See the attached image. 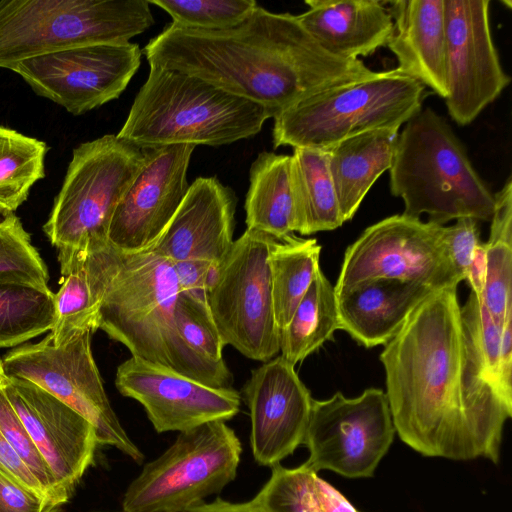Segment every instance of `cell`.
<instances>
[{
    "mask_svg": "<svg viewBox=\"0 0 512 512\" xmlns=\"http://www.w3.org/2000/svg\"><path fill=\"white\" fill-rule=\"evenodd\" d=\"M396 433L426 457L500 460L512 401L487 373L457 287L434 291L380 354Z\"/></svg>",
    "mask_w": 512,
    "mask_h": 512,
    "instance_id": "6da1fadb",
    "label": "cell"
},
{
    "mask_svg": "<svg viewBox=\"0 0 512 512\" xmlns=\"http://www.w3.org/2000/svg\"><path fill=\"white\" fill-rule=\"evenodd\" d=\"M150 66L199 77L266 108L272 118L319 92L374 77L360 59L324 50L296 15L260 6L224 30L167 25L143 49Z\"/></svg>",
    "mask_w": 512,
    "mask_h": 512,
    "instance_id": "7a4b0ae2",
    "label": "cell"
},
{
    "mask_svg": "<svg viewBox=\"0 0 512 512\" xmlns=\"http://www.w3.org/2000/svg\"><path fill=\"white\" fill-rule=\"evenodd\" d=\"M179 292L170 260L149 250L119 251L101 299L98 328L134 357L210 387H232L224 361L203 358L178 335L174 309Z\"/></svg>",
    "mask_w": 512,
    "mask_h": 512,
    "instance_id": "3957f363",
    "label": "cell"
},
{
    "mask_svg": "<svg viewBox=\"0 0 512 512\" xmlns=\"http://www.w3.org/2000/svg\"><path fill=\"white\" fill-rule=\"evenodd\" d=\"M270 112L193 75L150 66L118 136L141 147L222 146L253 137Z\"/></svg>",
    "mask_w": 512,
    "mask_h": 512,
    "instance_id": "277c9868",
    "label": "cell"
},
{
    "mask_svg": "<svg viewBox=\"0 0 512 512\" xmlns=\"http://www.w3.org/2000/svg\"><path fill=\"white\" fill-rule=\"evenodd\" d=\"M389 177L390 192L403 200L409 217L427 214L428 222L443 226L462 217H492L494 194L451 126L430 107L399 132Z\"/></svg>",
    "mask_w": 512,
    "mask_h": 512,
    "instance_id": "5b68a950",
    "label": "cell"
},
{
    "mask_svg": "<svg viewBox=\"0 0 512 512\" xmlns=\"http://www.w3.org/2000/svg\"><path fill=\"white\" fill-rule=\"evenodd\" d=\"M426 87L396 69L314 94L276 118L273 147L327 151L352 136L407 123L422 109Z\"/></svg>",
    "mask_w": 512,
    "mask_h": 512,
    "instance_id": "8992f818",
    "label": "cell"
},
{
    "mask_svg": "<svg viewBox=\"0 0 512 512\" xmlns=\"http://www.w3.org/2000/svg\"><path fill=\"white\" fill-rule=\"evenodd\" d=\"M154 22L147 0H1L0 68L77 46L129 42Z\"/></svg>",
    "mask_w": 512,
    "mask_h": 512,
    "instance_id": "52a82bcc",
    "label": "cell"
},
{
    "mask_svg": "<svg viewBox=\"0 0 512 512\" xmlns=\"http://www.w3.org/2000/svg\"><path fill=\"white\" fill-rule=\"evenodd\" d=\"M149 147L107 134L73 150L43 231L58 250L109 246L114 211L145 164Z\"/></svg>",
    "mask_w": 512,
    "mask_h": 512,
    "instance_id": "ba28073f",
    "label": "cell"
},
{
    "mask_svg": "<svg viewBox=\"0 0 512 512\" xmlns=\"http://www.w3.org/2000/svg\"><path fill=\"white\" fill-rule=\"evenodd\" d=\"M241 452L239 438L226 421L179 432L174 443L129 484L122 509L186 512L235 479Z\"/></svg>",
    "mask_w": 512,
    "mask_h": 512,
    "instance_id": "9c48e42d",
    "label": "cell"
},
{
    "mask_svg": "<svg viewBox=\"0 0 512 512\" xmlns=\"http://www.w3.org/2000/svg\"><path fill=\"white\" fill-rule=\"evenodd\" d=\"M270 238L246 229L233 241L207 291L208 307L224 346L262 362L280 352L268 263Z\"/></svg>",
    "mask_w": 512,
    "mask_h": 512,
    "instance_id": "30bf717a",
    "label": "cell"
},
{
    "mask_svg": "<svg viewBox=\"0 0 512 512\" xmlns=\"http://www.w3.org/2000/svg\"><path fill=\"white\" fill-rule=\"evenodd\" d=\"M91 331L56 345L50 334L9 351L4 373L29 380L74 409L95 429L97 441L141 463L144 455L129 438L110 405L91 351Z\"/></svg>",
    "mask_w": 512,
    "mask_h": 512,
    "instance_id": "8fae6325",
    "label": "cell"
},
{
    "mask_svg": "<svg viewBox=\"0 0 512 512\" xmlns=\"http://www.w3.org/2000/svg\"><path fill=\"white\" fill-rule=\"evenodd\" d=\"M397 279L433 291L462 281L453 267L444 226L396 214L367 227L345 251L336 295L363 282Z\"/></svg>",
    "mask_w": 512,
    "mask_h": 512,
    "instance_id": "7c38bea8",
    "label": "cell"
},
{
    "mask_svg": "<svg viewBox=\"0 0 512 512\" xmlns=\"http://www.w3.org/2000/svg\"><path fill=\"white\" fill-rule=\"evenodd\" d=\"M396 430L385 392L368 388L355 398L336 392L312 401L303 444L305 464L315 471L330 470L347 478L375 473L393 443Z\"/></svg>",
    "mask_w": 512,
    "mask_h": 512,
    "instance_id": "4fadbf2b",
    "label": "cell"
},
{
    "mask_svg": "<svg viewBox=\"0 0 512 512\" xmlns=\"http://www.w3.org/2000/svg\"><path fill=\"white\" fill-rule=\"evenodd\" d=\"M136 43L77 46L21 61L11 70L74 115L118 98L141 65Z\"/></svg>",
    "mask_w": 512,
    "mask_h": 512,
    "instance_id": "5bb4252c",
    "label": "cell"
},
{
    "mask_svg": "<svg viewBox=\"0 0 512 512\" xmlns=\"http://www.w3.org/2000/svg\"><path fill=\"white\" fill-rule=\"evenodd\" d=\"M448 114L465 126L510 84L494 45L489 0H444Z\"/></svg>",
    "mask_w": 512,
    "mask_h": 512,
    "instance_id": "9a60e30c",
    "label": "cell"
},
{
    "mask_svg": "<svg viewBox=\"0 0 512 512\" xmlns=\"http://www.w3.org/2000/svg\"><path fill=\"white\" fill-rule=\"evenodd\" d=\"M192 145L149 147L148 158L117 205L108 242L122 253L148 250L168 226L188 189Z\"/></svg>",
    "mask_w": 512,
    "mask_h": 512,
    "instance_id": "2e32d148",
    "label": "cell"
},
{
    "mask_svg": "<svg viewBox=\"0 0 512 512\" xmlns=\"http://www.w3.org/2000/svg\"><path fill=\"white\" fill-rule=\"evenodd\" d=\"M115 386L143 406L158 433L227 421L240 409V394L232 387H210L134 356L117 367Z\"/></svg>",
    "mask_w": 512,
    "mask_h": 512,
    "instance_id": "e0dca14e",
    "label": "cell"
},
{
    "mask_svg": "<svg viewBox=\"0 0 512 512\" xmlns=\"http://www.w3.org/2000/svg\"><path fill=\"white\" fill-rule=\"evenodd\" d=\"M0 385L58 485L68 494L93 463L99 444L92 424L35 383L4 375Z\"/></svg>",
    "mask_w": 512,
    "mask_h": 512,
    "instance_id": "ac0fdd59",
    "label": "cell"
},
{
    "mask_svg": "<svg viewBox=\"0 0 512 512\" xmlns=\"http://www.w3.org/2000/svg\"><path fill=\"white\" fill-rule=\"evenodd\" d=\"M255 461L273 467L303 444L313 398L281 355L254 369L243 387Z\"/></svg>",
    "mask_w": 512,
    "mask_h": 512,
    "instance_id": "d6986e66",
    "label": "cell"
},
{
    "mask_svg": "<svg viewBox=\"0 0 512 512\" xmlns=\"http://www.w3.org/2000/svg\"><path fill=\"white\" fill-rule=\"evenodd\" d=\"M236 203L234 191L217 177L197 178L148 250L171 262L200 260L219 265L234 241Z\"/></svg>",
    "mask_w": 512,
    "mask_h": 512,
    "instance_id": "ffe728a7",
    "label": "cell"
},
{
    "mask_svg": "<svg viewBox=\"0 0 512 512\" xmlns=\"http://www.w3.org/2000/svg\"><path fill=\"white\" fill-rule=\"evenodd\" d=\"M393 30L387 43L395 68L441 98L448 96L444 0L388 2Z\"/></svg>",
    "mask_w": 512,
    "mask_h": 512,
    "instance_id": "44dd1931",
    "label": "cell"
},
{
    "mask_svg": "<svg viewBox=\"0 0 512 512\" xmlns=\"http://www.w3.org/2000/svg\"><path fill=\"white\" fill-rule=\"evenodd\" d=\"M296 15L302 27L327 52L344 59L369 56L386 46L392 16L378 0H306Z\"/></svg>",
    "mask_w": 512,
    "mask_h": 512,
    "instance_id": "7402d4cb",
    "label": "cell"
},
{
    "mask_svg": "<svg viewBox=\"0 0 512 512\" xmlns=\"http://www.w3.org/2000/svg\"><path fill=\"white\" fill-rule=\"evenodd\" d=\"M431 288L397 279H376L336 295L340 330L372 348L386 345Z\"/></svg>",
    "mask_w": 512,
    "mask_h": 512,
    "instance_id": "603a6c76",
    "label": "cell"
},
{
    "mask_svg": "<svg viewBox=\"0 0 512 512\" xmlns=\"http://www.w3.org/2000/svg\"><path fill=\"white\" fill-rule=\"evenodd\" d=\"M118 255L111 245L96 251H59L63 280L54 294L55 319L49 333L56 345L78 333L99 329L101 299Z\"/></svg>",
    "mask_w": 512,
    "mask_h": 512,
    "instance_id": "cb8c5ba5",
    "label": "cell"
},
{
    "mask_svg": "<svg viewBox=\"0 0 512 512\" xmlns=\"http://www.w3.org/2000/svg\"><path fill=\"white\" fill-rule=\"evenodd\" d=\"M399 130H370L327 150L328 167L344 222L354 217L372 185L390 169Z\"/></svg>",
    "mask_w": 512,
    "mask_h": 512,
    "instance_id": "d4e9b609",
    "label": "cell"
},
{
    "mask_svg": "<svg viewBox=\"0 0 512 512\" xmlns=\"http://www.w3.org/2000/svg\"><path fill=\"white\" fill-rule=\"evenodd\" d=\"M289 155L262 152L249 171L247 229L282 238L295 232Z\"/></svg>",
    "mask_w": 512,
    "mask_h": 512,
    "instance_id": "484cf974",
    "label": "cell"
},
{
    "mask_svg": "<svg viewBox=\"0 0 512 512\" xmlns=\"http://www.w3.org/2000/svg\"><path fill=\"white\" fill-rule=\"evenodd\" d=\"M290 158L295 232L307 236L342 226L327 151L294 148Z\"/></svg>",
    "mask_w": 512,
    "mask_h": 512,
    "instance_id": "4316f807",
    "label": "cell"
},
{
    "mask_svg": "<svg viewBox=\"0 0 512 512\" xmlns=\"http://www.w3.org/2000/svg\"><path fill=\"white\" fill-rule=\"evenodd\" d=\"M321 246L314 238L293 233L282 238L271 236L268 263L276 324L281 331L320 270Z\"/></svg>",
    "mask_w": 512,
    "mask_h": 512,
    "instance_id": "83f0119b",
    "label": "cell"
},
{
    "mask_svg": "<svg viewBox=\"0 0 512 512\" xmlns=\"http://www.w3.org/2000/svg\"><path fill=\"white\" fill-rule=\"evenodd\" d=\"M340 330L334 286L320 269L280 331L281 356L296 365L317 351Z\"/></svg>",
    "mask_w": 512,
    "mask_h": 512,
    "instance_id": "f1b7e54d",
    "label": "cell"
},
{
    "mask_svg": "<svg viewBox=\"0 0 512 512\" xmlns=\"http://www.w3.org/2000/svg\"><path fill=\"white\" fill-rule=\"evenodd\" d=\"M486 246V278L480 297L493 320L502 326L512 303V178L494 194Z\"/></svg>",
    "mask_w": 512,
    "mask_h": 512,
    "instance_id": "f546056e",
    "label": "cell"
},
{
    "mask_svg": "<svg viewBox=\"0 0 512 512\" xmlns=\"http://www.w3.org/2000/svg\"><path fill=\"white\" fill-rule=\"evenodd\" d=\"M55 295L49 286L0 282V348L16 347L51 331Z\"/></svg>",
    "mask_w": 512,
    "mask_h": 512,
    "instance_id": "4dcf8cb0",
    "label": "cell"
},
{
    "mask_svg": "<svg viewBox=\"0 0 512 512\" xmlns=\"http://www.w3.org/2000/svg\"><path fill=\"white\" fill-rule=\"evenodd\" d=\"M45 142L0 125V215L13 214L45 175Z\"/></svg>",
    "mask_w": 512,
    "mask_h": 512,
    "instance_id": "1f68e13d",
    "label": "cell"
},
{
    "mask_svg": "<svg viewBox=\"0 0 512 512\" xmlns=\"http://www.w3.org/2000/svg\"><path fill=\"white\" fill-rule=\"evenodd\" d=\"M16 281L48 286L49 273L30 234L10 214L0 220V282Z\"/></svg>",
    "mask_w": 512,
    "mask_h": 512,
    "instance_id": "d6a6232c",
    "label": "cell"
},
{
    "mask_svg": "<svg viewBox=\"0 0 512 512\" xmlns=\"http://www.w3.org/2000/svg\"><path fill=\"white\" fill-rule=\"evenodd\" d=\"M190 29L224 30L237 26L258 6L254 0H149Z\"/></svg>",
    "mask_w": 512,
    "mask_h": 512,
    "instance_id": "836d02e7",
    "label": "cell"
},
{
    "mask_svg": "<svg viewBox=\"0 0 512 512\" xmlns=\"http://www.w3.org/2000/svg\"><path fill=\"white\" fill-rule=\"evenodd\" d=\"M316 476L305 463L292 469L277 464L254 500L264 512H320L314 490Z\"/></svg>",
    "mask_w": 512,
    "mask_h": 512,
    "instance_id": "e575fe53",
    "label": "cell"
},
{
    "mask_svg": "<svg viewBox=\"0 0 512 512\" xmlns=\"http://www.w3.org/2000/svg\"><path fill=\"white\" fill-rule=\"evenodd\" d=\"M174 323L178 335L192 351L213 362L224 361V344L207 299L180 291L174 309Z\"/></svg>",
    "mask_w": 512,
    "mask_h": 512,
    "instance_id": "d590c367",
    "label": "cell"
},
{
    "mask_svg": "<svg viewBox=\"0 0 512 512\" xmlns=\"http://www.w3.org/2000/svg\"><path fill=\"white\" fill-rule=\"evenodd\" d=\"M0 432L41 484L48 500L58 506L65 504L71 495L56 482L50 468L6 397L1 385Z\"/></svg>",
    "mask_w": 512,
    "mask_h": 512,
    "instance_id": "8d00e7d4",
    "label": "cell"
},
{
    "mask_svg": "<svg viewBox=\"0 0 512 512\" xmlns=\"http://www.w3.org/2000/svg\"><path fill=\"white\" fill-rule=\"evenodd\" d=\"M461 315L473 334L487 373L501 392L498 385V367L502 326L493 320L480 297L472 291L461 306ZM501 394L507 398L502 392Z\"/></svg>",
    "mask_w": 512,
    "mask_h": 512,
    "instance_id": "74e56055",
    "label": "cell"
},
{
    "mask_svg": "<svg viewBox=\"0 0 512 512\" xmlns=\"http://www.w3.org/2000/svg\"><path fill=\"white\" fill-rule=\"evenodd\" d=\"M477 220L470 217L456 219L451 226H444V239L448 255L461 280H465L479 244Z\"/></svg>",
    "mask_w": 512,
    "mask_h": 512,
    "instance_id": "f35d334b",
    "label": "cell"
},
{
    "mask_svg": "<svg viewBox=\"0 0 512 512\" xmlns=\"http://www.w3.org/2000/svg\"><path fill=\"white\" fill-rule=\"evenodd\" d=\"M60 507L0 474V512H59Z\"/></svg>",
    "mask_w": 512,
    "mask_h": 512,
    "instance_id": "ab89813d",
    "label": "cell"
},
{
    "mask_svg": "<svg viewBox=\"0 0 512 512\" xmlns=\"http://www.w3.org/2000/svg\"><path fill=\"white\" fill-rule=\"evenodd\" d=\"M172 264L180 291L207 299L208 287L218 265L200 260L177 261Z\"/></svg>",
    "mask_w": 512,
    "mask_h": 512,
    "instance_id": "60d3db41",
    "label": "cell"
},
{
    "mask_svg": "<svg viewBox=\"0 0 512 512\" xmlns=\"http://www.w3.org/2000/svg\"><path fill=\"white\" fill-rule=\"evenodd\" d=\"M0 474L48 500L41 484L0 432ZM49 501V500H48ZM52 503V502H51ZM54 504V503H53Z\"/></svg>",
    "mask_w": 512,
    "mask_h": 512,
    "instance_id": "b9f144b4",
    "label": "cell"
},
{
    "mask_svg": "<svg viewBox=\"0 0 512 512\" xmlns=\"http://www.w3.org/2000/svg\"><path fill=\"white\" fill-rule=\"evenodd\" d=\"M512 303L508 305L501 331L498 367V385L501 392L512 400Z\"/></svg>",
    "mask_w": 512,
    "mask_h": 512,
    "instance_id": "7bdbcfd3",
    "label": "cell"
},
{
    "mask_svg": "<svg viewBox=\"0 0 512 512\" xmlns=\"http://www.w3.org/2000/svg\"><path fill=\"white\" fill-rule=\"evenodd\" d=\"M314 490L320 512H359L344 495L318 475L314 480Z\"/></svg>",
    "mask_w": 512,
    "mask_h": 512,
    "instance_id": "ee69618b",
    "label": "cell"
},
{
    "mask_svg": "<svg viewBox=\"0 0 512 512\" xmlns=\"http://www.w3.org/2000/svg\"><path fill=\"white\" fill-rule=\"evenodd\" d=\"M486 278V246L479 242L475 249L473 261L467 271L465 281L471 287V291L481 296Z\"/></svg>",
    "mask_w": 512,
    "mask_h": 512,
    "instance_id": "f6af8a7d",
    "label": "cell"
},
{
    "mask_svg": "<svg viewBox=\"0 0 512 512\" xmlns=\"http://www.w3.org/2000/svg\"><path fill=\"white\" fill-rule=\"evenodd\" d=\"M186 512H264L257 502L252 499L243 503H232L221 498H216L213 502H201Z\"/></svg>",
    "mask_w": 512,
    "mask_h": 512,
    "instance_id": "bcb514c9",
    "label": "cell"
},
{
    "mask_svg": "<svg viewBox=\"0 0 512 512\" xmlns=\"http://www.w3.org/2000/svg\"><path fill=\"white\" fill-rule=\"evenodd\" d=\"M4 375H5V373H4V369H3V361L0 359V381Z\"/></svg>",
    "mask_w": 512,
    "mask_h": 512,
    "instance_id": "7dc6e473",
    "label": "cell"
},
{
    "mask_svg": "<svg viewBox=\"0 0 512 512\" xmlns=\"http://www.w3.org/2000/svg\"><path fill=\"white\" fill-rule=\"evenodd\" d=\"M120 512H126V511H123V510H122V511H120Z\"/></svg>",
    "mask_w": 512,
    "mask_h": 512,
    "instance_id": "c3c4849f",
    "label": "cell"
}]
</instances>
